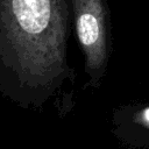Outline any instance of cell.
<instances>
[{"label": "cell", "instance_id": "obj_1", "mask_svg": "<svg viewBox=\"0 0 149 149\" xmlns=\"http://www.w3.org/2000/svg\"><path fill=\"white\" fill-rule=\"evenodd\" d=\"M63 0H0V37L22 72L48 79L64 51Z\"/></svg>", "mask_w": 149, "mask_h": 149}, {"label": "cell", "instance_id": "obj_2", "mask_svg": "<svg viewBox=\"0 0 149 149\" xmlns=\"http://www.w3.org/2000/svg\"><path fill=\"white\" fill-rule=\"evenodd\" d=\"M76 30L86 58V69L98 76L107 58L106 15L101 0H73Z\"/></svg>", "mask_w": 149, "mask_h": 149}, {"label": "cell", "instance_id": "obj_3", "mask_svg": "<svg viewBox=\"0 0 149 149\" xmlns=\"http://www.w3.org/2000/svg\"><path fill=\"white\" fill-rule=\"evenodd\" d=\"M137 119H139V121H140L142 125H144L146 127L149 128V107L146 108V109H143V111L140 113V115L137 116Z\"/></svg>", "mask_w": 149, "mask_h": 149}]
</instances>
